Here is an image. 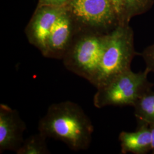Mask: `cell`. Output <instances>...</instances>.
Returning a JSON list of instances; mask_svg holds the SVG:
<instances>
[{
    "label": "cell",
    "mask_w": 154,
    "mask_h": 154,
    "mask_svg": "<svg viewBox=\"0 0 154 154\" xmlns=\"http://www.w3.org/2000/svg\"><path fill=\"white\" fill-rule=\"evenodd\" d=\"M154 0H127L122 23H129L134 17L147 11L152 5Z\"/></svg>",
    "instance_id": "obj_12"
},
{
    "label": "cell",
    "mask_w": 154,
    "mask_h": 154,
    "mask_svg": "<svg viewBox=\"0 0 154 154\" xmlns=\"http://www.w3.org/2000/svg\"><path fill=\"white\" fill-rule=\"evenodd\" d=\"M47 137L39 132L24 140L21 146L17 150V154H48V149L46 139Z\"/></svg>",
    "instance_id": "obj_11"
},
{
    "label": "cell",
    "mask_w": 154,
    "mask_h": 154,
    "mask_svg": "<svg viewBox=\"0 0 154 154\" xmlns=\"http://www.w3.org/2000/svg\"><path fill=\"white\" fill-rule=\"evenodd\" d=\"M119 140L122 154H145L151 151V136L148 123H139L138 129L134 132L122 131Z\"/></svg>",
    "instance_id": "obj_9"
},
{
    "label": "cell",
    "mask_w": 154,
    "mask_h": 154,
    "mask_svg": "<svg viewBox=\"0 0 154 154\" xmlns=\"http://www.w3.org/2000/svg\"><path fill=\"white\" fill-rule=\"evenodd\" d=\"M39 132L60 140L74 151L88 149L94 127L82 109L70 101L50 105L38 123Z\"/></svg>",
    "instance_id": "obj_1"
},
{
    "label": "cell",
    "mask_w": 154,
    "mask_h": 154,
    "mask_svg": "<svg viewBox=\"0 0 154 154\" xmlns=\"http://www.w3.org/2000/svg\"><path fill=\"white\" fill-rule=\"evenodd\" d=\"M65 7L79 32L107 34L119 23L110 0H70Z\"/></svg>",
    "instance_id": "obj_5"
},
{
    "label": "cell",
    "mask_w": 154,
    "mask_h": 154,
    "mask_svg": "<svg viewBox=\"0 0 154 154\" xmlns=\"http://www.w3.org/2000/svg\"><path fill=\"white\" fill-rule=\"evenodd\" d=\"M26 125L16 110L9 106L0 105V153L5 151L16 152L24 142L23 134Z\"/></svg>",
    "instance_id": "obj_8"
},
{
    "label": "cell",
    "mask_w": 154,
    "mask_h": 154,
    "mask_svg": "<svg viewBox=\"0 0 154 154\" xmlns=\"http://www.w3.org/2000/svg\"><path fill=\"white\" fill-rule=\"evenodd\" d=\"M149 72L147 69L139 72L130 69L119 74L97 88L94 96V105L98 109L110 106L134 107L154 86L147 79Z\"/></svg>",
    "instance_id": "obj_3"
},
{
    "label": "cell",
    "mask_w": 154,
    "mask_h": 154,
    "mask_svg": "<svg viewBox=\"0 0 154 154\" xmlns=\"http://www.w3.org/2000/svg\"><path fill=\"white\" fill-rule=\"evenodd\" d=\"M149 126L151 136V152L154 154V123L149 124Z\"/></svg>",
    "instance_id": "obj_16"
},
{
    "label": "cell",
    "mask_w": 154,
    "mask_h": 154,
    "mask_svg": "<svg viewBox=\"0 0 154 154\" xmlns=\"http://www.w3.org/2000/svg\"><path fill=\"white\" fill-rule=\"evenodd\" d=\"M142 55L149 72H154V44L149 46L140 54Z\"/></svg>",
    "instance_id": "obj_13"
},
{
    "label": "cell",
    "mask_w": 154,
    "mask_h": 154,
    "mask_svg": "<svg viewBox=\"0 0 154 154\" xmlns=\"http://www.w3.org/2000/svg\"><path fill=\"white\" fill-rule=\"evenodd\" d=\"M134 48V32L129 23H120L106 34L105 48L92 84L97 88L131 69L133 58L138 55Z\"/></svg>",
    "instance_id": "obj_2"
},
{
    "label": "cell",
    "mask_w": 154,
    "mask_h": 154,
    "mask_svg": "<svg viewBox=\"0 0 154 154\" xmlns=\"http://www.w3.org/2000/svg\"><path fill=\"white\" fill-rule=\"evenodd\" d=\"M79 32L75 22L65 7L50 32L45 57L62 60Z\"/></svg>",
    "instance_id": "obj_7"
},
{
    "label": "cell",
    "mask_w": 154,
    "mask_h": 154,
    "mask_svg": "<svg viewBox=\"0 0 154 154\" xmlns=\"http://www.w3.org/2000/svg\"><path fill=\"white\" fill-rule=\"evenodd\" d=\"M70 0H39L37 6H51L55 7H65Z\"/></svg>",
    "instance_id": "obj_15"
},
{
    "label": "cell",
    "mask_w": 154,
    "mask_h": 154,
    "mask_svg": "<svg viewBox=\"0 0 154 154\" xmlns=\"http://www.w3.org/2000/svg\"><path fill=\"white\" fill-rule=\"evenodd\" d=\"M106 34L80 32L62 58L66 69L92 82L105 48Z\"/></svg>",
    "instance_id": "obj_4"
},
{
    "label": "cell",
    "mask_w": 154,
    "mask_h": 154,
    "mask_svg": "<svg viewBox=\"0 0 154 154\" xmlns=\"http://www.w3.org/2000/svg\"><path fill=\"white\" fill-rule=\"evenodd\" d=\"M110 1L116 12L119 23H122L127 0H110Z\"/></svg>",
    "instance_id": "obj_14"
},
{
    "label": "cell",
    "mask_w": 154,
    "mask_h": 154,
    "mask_svg": "<svg viewBox=\"0 0 154 154\" xmlns=\"http://www.w3.org/2000/svg\"><path fill=\"white\" fill-rule=\"evenodd\" d=\"M65 7L37 6L26 28L25 34L29 43L36 47L44 57L50 32Z\"/></svg>",
    "instance_id": "obj_6"
},
{
    "label": "cell",
    "mask_w": 154,
    "mask_h": 154,
    "mask_svg": "<svg viewBox=\"0 0 154 154\" xmlns=\"http://www.w3.org/2000/svg\"><path fill=\"white\" fill-rule=\"evenodd\" d=\"M134 107L139 123H154V91L152 90L139 99Z\"/></svg>",
    "instance_id": "obj_10"
}]
</instances>
